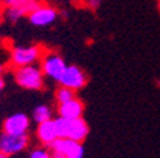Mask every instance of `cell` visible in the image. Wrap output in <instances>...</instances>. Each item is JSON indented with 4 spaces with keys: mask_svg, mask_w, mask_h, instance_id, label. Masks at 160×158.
Here are the masks:
<instances>
[{
    "mask_svg": "<svg viewBox=\"0 0 160 158\" xmlns=\"http://www.w3.org/2000/svg\"><path fill=\"white\" fill-rule=\"evenodd\" d=\"M2 16H3V4L0 2V19H2Z\"/></svg>",
    "mask_w": 160,
    "mask_h": 158,
    "instance_id": "18",
    "label": "cell"
},
{
    "mask_svg": "<svg viewBox=\"0 0 160 158\" xmlns=\"http://www.w3.org/2000/svg\"><path fill=\"white\" fill-rule=\"evenodd\" d=\"M29 158H53V157L50 154L49 148H46V147H39V148H34L30 151Z\"/></svg>",
    "mask_w": 160,
    "mask_h": 158,
    "instance_id": "15",
    "label": "cell"
},
{
    "mask_svg": "<svg viewBox=\"0 0 160 158\" xmlns=\"http://www.w3.org/2000/svg\"><path fill=\"white\" fill-rule=\"evenodd\" d=\"M6 69H7L6 64H3V63H0V77H3V74L6 73Z\"/></svg>",
    "mask_w": 160,
    "mask_h": 158,
    "instance_id": "17",
    "label": "cell"
},
{
    "mask_svg": "<svg viewBox=\"0 0 160 158\" xmlns=\"http://www.w3.org/2000/svg\"><path fill=\"white\" fill-rule=\"evenodd\" d=\"M0 2H2L3 7H12V6L24 7L26 12H27V14L42 3V0H0Z\"/></svg>",
    "mask_w": 160,
    "mask_h": 158,
    "instance_id": "12",
    "label": "cell"
},
{
    "mask_svg": "<svg viewBox=\"0 0 160 158\" xmlns=\"http://www.w3.org/2000/svg\"><path fill=\"white\" fill-rule=\"evenodd\" d=\"M54 120H56L59 138H69L73 140V141L83 142L86 140V137L89 135V125L83 120V117H79V118L57 117Z\"/></svg>",
    "mask_w": 160,
    "mask_h": 158,
    "instance_id": "2",
    "label": "cell"
},
{
    "mask_svg": "<svg viewBox=\"0 0 160 158\" xmlns=\"http://www.w3.org/2000/svg\"><path fill=\"white\" fill-rule=\"evenodd\" d=\"M0 158H9V155H6V154H3V152L0 151Z\"/></svg>",
    "mask_w": 160,
    "mask_h": 158,
    "instance_id": "19",
    "label": "cell"
},
{
    "mask_svg": "<svg viewBox=\"0 0 160 158\" xmlns=\"http://www.w3.org/2000/svg\"><path fill=\"white\" fill-rule=\"evenodd\" d=\"M57 17H59V12L56 7L49 3H44L43 0L36 9L27 14L30 24H33L34 27H49L56 22Z\"/></svg>",
    "mask_w": 160,
    "mask_h": 158,
    "instance_id": "6",
    "label": "cell"
},
{
    "mask_svg": "<svg viewBox=\"0 0 160 158\" xmlns=\"http://www.w3.org/2000/svg\"><path fill=\"white\" fill-rule=\"evenodd\" d=\"M60 86L67 87V89L73 90V91H79L87 84V76L83 70L77 66H66L63 74L60 77L59 83Z\"/></svg>",
    "mask_w": 160,
    "mask_h": 158,
    "instance_id": "8",
    "label": "cell"
},
{
    "mask_svg": "<svg viewBox=\"0 0 160 158\" xmlns=\"http://www.w3.org/2000/svg\"><path fill=\"white\" fill-rule=\"evenodd\" d=\"M32 118H33V121L37 122V124H39V122H43V121H47V120L53 118V110L46 104H40L33 110Z\"/></svg>",
    "mask_w": 160,
    "mask_h": 158,
    "instance_id": "13",
    "label": "cell"
},
{
    "mask_svg": "<svg viewBox=\"0 0 160 158\" xmlns=\"http://www.w3.org/2000/svg\"><path fill=\"white\" fill-rule=\"evenodd\" d=\"M43 51L44 47L40 46V44L16 46L10 50L9 66L16 69V67H23V66H29V64H36L40 60Z\"/></svg>",
    "mask_w": 160,
    "mask_h": 158,
    "instance_id": "3",
    "label": "cell"
},
{
    "mask_svg": "<svg viewBox=\"0 0 160 158\" xmlns=\"http://www.w3.org/2000/svg\"><path fill=\"white\" fill-rule=\"evenodd\" d=\"M32 125V120L24 113H16L13 115H9L2 124V132H6L10 135H23L27 134Z\"/></svg>",
    "mask_w": 160,
    "mask_h": 158,
    "instance_id": "9",
    "label": "cell"
},
{
    "mask_svg": "<svg viewBox=\"0 0 160 158\" xmlns=\"http://www.w3.org/2000/svg\"><path fill=\"white\" fill-rule=\"evenodd\" d=\"M36 138L40 142L42 147L49 148L57 138H59V132H57V125L56 120L50 118L47 121L39 122L36 127Z\"/></svg>",
    "mask_w": 160,
    "mask_h": 158,
    "instance_id": "10",
    "label": "cell"
},
{
    "mask_svg": "<svg viewBox=\"0 0 160 158\" xmlns=\"http://www.w3.org/2000/svg\"><path fill=\"white\" fill-rule=\"evenodd\" d=\"M83 4L89 7L90 10H97L99 6L102 4V0H83Z\"/></svg>",
    "mask_w": 160,
    "mask_h": 158,
    "instance_id": "16",
    "label": "cell"
},
{
    "mask_svg": "<svg viewBox=\"0 0 160 158\" xmlns=\"http://www.w3.org/2000/svg\"><path fill=\"white\" fill-rule=\"evenodd\" d=\"M84 111V105L82 103V100H79L77 97H73L72 100L62 104H57L56 107V113L57 117L62 118H79L83 115Z\"/></svg>",
    "mask_w": 160,
    "mask_h": 158,
    "instance_id": "11",
    "label": "cell"
},
{
    "mask_svg": "<svg viewBox=\"0 0 160 158\" xmlns=\"http://www.w3.org/2000/svg\"><path fill=\"white\" fill-rule=\"evenodd\" d=\"M56 2H60V3H66V2H70V0H56Z\"/></svg>",
    "mask_w": 160,
    "mask_h": 158,
    "instance_id": "20",
    "label": "cell"
},
{
    "mask_svg": "<svg viewBox=\"0 0 160 158\" xmlns=\"http://www.w3.org/2000/svg\"><path fill=\"white\" fill-rule=\"evenodd\" d=\"M73 97H76V91L67 89V87L60 86V84H59V87L54 90V101H56V104L66 103V101H69V100H72Z\"/></svg>",
    "mask_w": 160,
    "mask_h": 158,
    "instance_id": "14",
    "label": "cell"
},
{
    "mask_svg": "<svg viewBox=\"0 0 160 158\" xmlns=\"http://www.w3.org/2000/svg\"><path fill=\"white\" fill-rule=\"evenodd\" d=\"M49 151L53 158H83L84 157L83 144L69 138H57L49 147Z\"/></svg>",
    "mask_w": 160,
    "mask_h": 158,
    "instance_id": "5",
    "label": "cell"
},
{
    "mask_svg": "<svg viewBox=\"0 0 160 158\" xmlns=\"http://www.w3.org/2000/svg\"><path fill=\"white\" fill-rule=\"evenodd\" d=\"M40 69L43 71L44 77L53 80L54 83H59L60 77L63 74L64 69H66V61L59 53L53 51V50H47L44 49L43 54L40 57Z\"/></svg>",
    "mask_w": 160,
    "mask_h": 158,
    "instance_id": "4",
    "label": "cell"
},
{
    "mask_svg": "<svg viewBox=\"0 0 160 158\" xmlns=\"http://www.w3.org/2000/svg\"><path fill=\"white\" fill-rule=\"evenodd\" d=\"M30 145V134L23 135H10L6 132H0V151L3 154L13 157L23 152Z\"/></svg>",
    "mask_w": 160,
    "mask_h": 158,
    "instance_id": "7",
    "label": "cell"
},
{
    "mask_svg": "<svg viewBox=\"0 0 160 158\" xmlns=\"http://www.w3.org/2000/svg\"><path fill=\"white\" fill-rule=\"evenodd\" d=\"M13 79L17 86L26 90L40 91L46 87V80H44L46 77H44L40 66H37V63L13 69Z\"/></svg>",
    "mask_w": 160,
    "mask_h": 158,
    "instance_id": "1",
    "label": "cell"
}]
</instances>
